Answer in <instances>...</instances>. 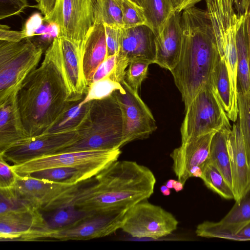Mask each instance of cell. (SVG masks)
Here are the masks:
<instances>
[{
    "label": "cell",
    "mask_w": 250,
    "mask_h": 250,
    "mask_svg": "<svg viewBox=\"0 0 250 250\" xmlns=\"http://www.w3.org/2000/svg\"><path fill=\"white\" fill-rule=\"evenodd\" d=\"M116 57L117 55L108 56L100 65L93 76L91 84L110 76L114 70Z\"/></svg>",
    "instance_id": "cell-40"
},
{
    "label": "cell",
    "mask_w": 250,
    "mask_h": 250,
    "mask_svg": "<svg viewBox=\"0 0 250 250\" xmlns=\"http://www.w3.org/2000/svg\"><path fill=\"white\" fill-rule=\"evenodd\" d=\"M17 174L11 165L0 156V189L10 188L14 187Z\"/></svg>",
    "instance_id": "cell-37"
},
{
    "label": "cell",
    "mask_w": 250,
    "mask_h": 250,
    "mask_svg": "<svg viewBox=\"0 0 250 250\" xmlns=\"http://www.w3.org/2000/svg\"><path fill=\"white\" fill-rule=\"evenodd\" d=\"M238 121L250 169V91H237Z\"/></svg>",
    "instance_id": "cell-31"
},
{
    "label": "cell",
    "mask_w": 250,
    "mask_h": 250,
    "mask_svg": "<svg viewBox=\"0 0 250 250\" xmlns=\"http://www.w3.org/2000/svg\"><path fill=\"white\" fill-rule=\"evenodd\" d=\"M121 87L120 83L112 80L109 77H105L92 83L88 87L83 101L88 102L104 98Z\"/></svg>",
    "instance_id": "cell-34"
},
{
    "label": "cell",
    "mask_w": 250,
    "mask_h": 250,
    "mask_svg": "<svg viewBox=\"0 0 250 250\" xmlns=\"http://www.w3.org/2000/svg\"><path fill=\"white\" fill-rule=\"evenodd\" d=\"M215 132L182 143L170 153L173 171L184 185L191 177L201 178L205 167L209 163L210 144Z\"/></svg>",
    "instance_id": "cell-14"
},
{
    "label": "cell",
    "mask_w": 250,
    "mask_h": 250,
    "mask_svg": "<svg viewBox=\"0 0 250 250\" xmlns=\"http://www.w3.org/2000/svg\"><path fill=\"white\" fill-rule=\"evenodd\" d=\"M36 1H37V2H39L40 0H35Z\"/></svg>",
    "instance_id": "cell-51"
},
{
    "label": "cell",
    "mask_w": 250,
    "mask_h": 250,
    "mask_svg": "<svg viewBox=\"0 0 250 250\" xmlns=\"http://www.w3.org/2000/svg\"><path fill=\"white\" fill-rule=\"evenodd\" d=\"M174 12L180 13L185 9L194 6L202 0H170Z\"/></svg>",
    "instance_id": "cell-43"
},
{
    "label": "cell",
    "mask_w": 250,
    "mask_h": 250,
    "mask_svg": "<svg viewBox=\"0 0 250 250\" xmlns=\"http://www.w3.org/2000/svg\"><path fill=\"white\" fill-rule=\"evenodd\" d=\"M57 0H40L37 8L43 15L44 20L51 15L56 5Z\"/></svg>",
    "instance_id": "cell-42"
},
{
    "label": "cell",
    "mask_w": 250,
    "mask_h": 250,
    "mask_svg": "<svg viewBox=\"0 0 250 250\" xmlns=\"http://www.w3.org/2000/svg\"><path fill=\"white\" fill-rule=\"evenodd\" d=\"M245 16L248 43L249 66L250 70V0H247Z\"/></svg>",
    "instance_id": "cell-44"
},
{
    "label": "cell",
    "mask_w": 250,
    "mask_h": 250,
    "mask_svg": "<svg viewBox=\"0 0 250 250\" xmlns=\"http://www.w3.org/2000/svg\"><path fill=\"white\" fill-rule=\"evenodd\" d=\"M17 92L0 103V154L29 138L24 129L18 108Z\"/></svg>",
    "instance_id": "cell-20"
},
{
    "label": "cell",
    "mask_w": 250,
    "mask_h": 250,
    "mask_svg": "<svg viewBox=\"0 0 250 250\" xmlns=\"http://www.w3.org/2000/svg\"><path fill=\"white\" fill-rule=\"evenodd\" d=\"M28 6L27 0H0V19L19 15Z\"/></svg>",
    "instance_id": "cell-36"
},
{
    "label": "cell",
    "mask_w": 250,
    "mask_h": 250,
    "mask_svg": "<svg viewBox=\"0 0 250 250\" xmlns=\"http://www.w3.org/2000/svg\"><path fill=\"white\" fill-rule=\"evenodd\" d=\"M143 8L146 25L156 36L162 31L168 18L175 12L170 0H143Z\"/></svg>",
    "instance_id": "cell-27"
},
{
    "label": "cell",
    "mask_w": 250,
    "mask_h": 250,
    "mask_svg": "<svg viewBox=\"0 0 250 250\" xmlns=\"http://www.w3.org/2000/svg\"><path fill=\"white\" fill-rule=\"evenodd\" d=\"M236 241L250 240V222L242 228L236 234Z\"/></svg>",
    "instance_id": "cell-45"
},
{
    "label": "cell",
    "mask_w": 250,
    "mask_h": 250,
    "mask_svg": "<svg viewBox=\"0 0 250 250\" xmlns=\"http://www.w3.org/2000/svg\"><path fill=\"white\" fill-rule=\"evenodd\" d=\"M178 225L172 213L146 200L128 209L121 229L134 238L157 239L171 234Z\"/></svg>",
    "instance_id": "cell-9"
},
{
    "label": "cell",
    "mask_w": 250,
    "mask_h": 250,
    "mask_svg": "<svg viewBox=\"0 0 250 250\" xmlns=\"http://www.w3.org/2000/svg\"><path fill=\"white\" fill-rule=\"evenodd\" d=\"M95 0H57L50 17L44 22L60 28L59 37L83 42L95 24Z\"/></svg>",
    "instance_id": "cell-12"
},
{
    "label": "cell",
    "mask_w": 250,
    "mask_h": 250,
    "mask_svg": "<svg viewBox=\"0 0 250 250\" xmlns=\"http://www.w3.org/2000/svg\"><path fill=\"white\" fill-rule=\"evenodd\" d=\"M98 173L93 170L79 167H62L44 169L29 175L46 181L75 185L88 180Z\"/></svg>",
    "instance_id": "cell-25"
},
{
    "label": "cell",
    "mask_w": 250,
    "mask_h": 250,
    "mask_svg": "<svg viewBox=\"0 0 250 250\" xmlns=\"http://www.w3.org/2000/svg\"><path fill=\"white\" fill-rule=\"evenodd\" d=\"M206 186L225 199H234L232 188L221 173L212 164L208 163L204 168L200 178Z\"/></svg>",
    "instance_id": "cell-30"
},
{
    "label": "cell",
    "mask_w": 250,
    "mask_h": 250,
    "mask_svg": "<svg viewBox=\"0 0 250 250\" xmlns=\"http://www.w3.org/2000/svg\"><path fill=\"white\" fill-rule=\"evenodd\" d=\"M247 0H233L235 10L239 17L245 14Z\"/></svg>",
    "instance_id": "cell-46"
},
{
    "label": "cell",
    "mask_w": 250,
    "mask_h": 250,
    "mask_svg": "<svg viewBox=\"0 0 250 250\" xmlns=\"http://www.w3.org/2000/svg\"><path fill=\"white\" fill-rule=\"evenodd\" d=\"M107 57L104 25L102 23H95L85 40L83 60V73L88 88L96 70Z\"/></svg>",
    "instance_id": "cell-21"
},
{
    "label": "cell",
    "mask_w": 250,
    "mask_h": 250,
    "mask_svg": "<svg viewBox=\"0 0 250 250\" xmlns=\"http://www.w3.org/2000/svg\"><path fill=\"white\" fill-rule=\"evenodd\" d=\"M231 129H223L216 132L213 135L210 146L209 163L221 173L233 189L230 162L228 147V137Z\"/></svg>",
    "instance_id": "cell-24"
},
{
    "label": "cell",
    "mask_w": 250,
    "mask_h": 250,
    "mask_svg": "<svg viewBox=\"0 0 250 250\" xmlns=\"http://www.w3.org/2000/svg\"><path fill=\"white\" fill-rule=\"evenodd\" d=\"M184 185L179 181L175 180L173 183V188H174L176 192H179L183 190Z\"/></svg>",
    "instance_id": "cell-47"
},
{
    "label": "cell",
    "mask_w": 250,
    "mask_h": 250,
    "mask_svg": "<svg viewBox=\"0 0 250 250\" xmlns=\"http://www.w3.org/2000/svg\"><path fill=\"white\" fill-rule=\"evenodd\" d=\"M95 23L123 28L122 0H95Z\"/></svg>",
    "instance_id": "cell-29"
},
{
    "label": "cell",
    "mask_w": 250,
    "mask_h": 250,
    "mask_svg": "<svg viewBox=\"0 0 250 250\" xmlns=\"http://www.w3.org/2000/svg\"><path fill=\"white\" fill-rule=\"evenodd\" d=\"M123 28L146 24L143 8L131 0H122Z\"/></svg>",
    "instance_id": "cell-33"
},
{
    "label": "cell",
    "mask_w": 250,
    "mask_h": 250,
    "mask_svg": "<svg viewBox=\"0 0 250 250\" xmlns=\"http://www.w3.org/2000/svg\"><path fill=\"white\" fill-rule=\"evenodd\" d=\"M131 0L132 1H133L134 2L136 3V4H137L138 5H139V6H142L143 0Z\"/></svg>",
    "instance_id": "cell-50"
},
{
    "label": "cell",
    "mask_w": 250,
    "mask_h": 250,
    "mask_svg": "<svg viewBox=\"0 0 250 250\" xmlns=\"http://www.w3.org/2000/svg\"><path fill=\"white\" fill-rule=\"evenodd\" d=\"M77 131L79 139L56 153L113 150L124 146L122 110L113 93L91 101L88 115Z\"/></svg>",
    "instance_id": "cell-4"
},
{
    "label": "cell",
    "mask_w": 250,
    "mask_h": 250,
    "mask_svg": "<svg viewBox=\"0 0 250 250\" xmlns=\"http://www.w3.org/2000/svg\"><path fill=\"white\" fill-rule=\"evenodd\" d=\"M121 154L120 148L63 152L43 156L11 167L13 171L21 176L44 169L62 167H79L99 173L118 160Z\"/></svg>",
    "instance_id": "cell-8"
},
{
    "label": "cell",
    "mask_w": 250,
    "mask_h": 250,
    "mask_svg": "<svg viewBox=\"0 0 250 250\" xmlns=\"http://www.w3.org/2000/svg\"><path fill=\"white\" fill-rule=\"evenodd\" d=\"M113 93L120 105L123 119V145L148 138L157 129L155 120L138 92L124 80Z\"/></svg>",
    "instance_id": "cell-11"
},
{
    "label": "cell",
    "mask_w": 250,
    "mask_h": 250,
    "mask_svg": "<svg viewBox=\"0 0 250 250\" xmlns=\"http://www.w3.org/2000/svg\"><path fill=\"white\" fill-rule=\"evenodd\" d=\"M107 48V57L117 55L120 44L121 28L104 25Z\"/></svg>",
    "instance_id": "cell-38"
},
{
    "label": "cell",
    "mask_w": 250,
    "mask_h": 250,
    "mask_svg": "<svg viewBox=\"0 0 250 250\" xmlns=\"http://www.w3.org/2000/svg\"><path fill=\"white\" fill-rule=\"evenodd\" d=\"M228 147L236 201L241 198L250 185V169L238 120L234 122L228 135Z\"/></svg>",
    "instance_id": "cell-19"
},
{
    "label": "cell",
    "mask_w": 250,
    "mask_h": 250,
    "mask_svg": "<svg viewBox=\"0 0 250 250\" xmlns=\"http://www.w3.org/2000/svg\"><path fill=\"white\" fill-rule=\"evenodd\" d=\"M129 208H119L91 215L68 227L54 230H40L24 236L21 241L44 239L59 241L87 240L109 235L121 228Z\"/></svg>",
    "instance_id": "cell-7"
},
{
    "label": "cell",
    "mask_w": 250,
    "mask_h": 250,
    "mask_svg": "<svg viewBox=\"0 0 250 250\" xmlns=\"http://www.w3.org/2000/svg\"><path fill=\"white\" fill-rule=\"evenodd\" d=\"M75 190L62 207L73 205L96 214L119 208H129L147 200L154 192L155 177L147 167L137 162L117 160Z\"/></svg>",
    "instance_id": "cell-2"
},
{
    "label": "cell",
    "mask_w": 250,
    "mask_h": 250,
    "mask_svg": "<svg viewBox=\"0 0 250 250\" xmlns=\"http://www.w3.org/2000/svg\"><path fill=\"white\" fill-rule=\"evenodd\" d=\"M181 16L179 12L173 13L155 38L154 63L170 71L178 63L182 51Z\"/></svg>",
    "instance_id": "cell-17"
},
{
    "label": "cell",
    "mask_w": 250,
    "mask_h": 250,
    "mask_svg": "<svg viewBox=\"0 0 250 250\" xmlns=\"http://www.w3.org/2000/svg\"><path fill=\"white\" fill-rule=\"evenodd\" d=\"M45 220L40 210L33 208L0 214V241H20L26 235L42 229Z\"/></svg>",
    "instance_id": "cell-18"
},
{
    "label": "cell",
    "mask_w": 250,
    "mask_h": 250,
    "mask_svg": "<svg viewBox=\"0 0 250 250\" xmlns=\"http://www.w3.org/2000/svg\"><path fill=\"white\" fill-rule=\"evenodd\" d=\"M174 181H175V180H174V179L168 180L167 182L166 186L170 189L172 188L173 186V183H174Z\"/></svg>",
    "instance_id": "cell-49"
},
{
    "label": "cell",
    "mask_w": 250,
    "mask_h": 250,
    "mask_svg": "<svg viewBox=\"0 0 250 250\" xmlns=\"http://www.w3.org/2000/svg\"><path fill=\"white\" fill-rule=\"evenodd\" d=\"M156 35L147 25L121 28L120 44L113 72L109 77L120 83L125 77V69L130 62L141 60L154 63Z\"/></svg>",
    "instance_id": "cell-13"
},
{
    "label": "cell",
    "mask_w": 250,
    "mask_h": 250,
    "mask_svg": "<svg viewBox=\"0 0 250 250\" xmlns=\"http://www.w3.org/2000/svg\"><path fill=\"white\" fill-rule=\"evenodd\" d=\"M83 98L74 102L45 133L77 131L87 117L90 108L91 101L83 102Z\"/></svg>",
    "instance_id": "cell-26"
},
{
    "label": "cell",
    "mask_w": 250,
    "mask_h": 250,
    "mask_svg": "<svg viewBox=\"0 0 250 250\" xmlns=\"http://www.w3.org/2000/svg\"><path fill=\"white\" fill-rule=\"evenodd\" d=\"M32 208L19 199L13 188L0 189V214L11 211Z\"/></svg>",
    "instance_id": "cell-35"
},
{
    "label": "cell",
    "mask_w": 250,
    "mask_h": 250,
    "mask_svg": "<svg viewBox=\"0 0 250 250\" xmlns=\"http://www.w3.org/2000/svg\"><path fill=\"white\" fill-rule=\"evenodd\" d=\"M160 191L164 196H168L171 193L170 188H167L166 185H162L160 187Z\"/></svg>",
    "instance_id": "cell-48"
},
{
    "label": "cell",
    "mask_w": 250,
    "mask_h": 250,
    "mask_svg": "<svg viewBox=\"0 0 250 250\" xmlns=\"http://www.w3.org/2000/svg\"><path fill=\"white\" fill-rule=\"evenodd\" d=\"M237 54V91H250V70L245 14L239 18L236 36Z\"/></svg>",
    "instance_id": "cell-22"
},
{
    "label": "cell",
    "mask_w": 250,
    "mask_h": 250,
    "mask_svg": "<svg viewBox=\"0 0 250 250\" xmlns=\"http://www.w3.org/2000/svg\"><path fill=\"white\" fill-rule=\"evenodd\" d=\"M69 85L60 38L45 51L43 61L24 80L17 92V104L29 137L44 134L74 102Z\"/></svg>",
    "instance_id": "cell-1"
},
{
    "label": "cell",
    "mask_w": 250,
    "mask_h": 250,
    "mask_svg": "<svg viewBox=\"0 0 250 250\" xmlns=\"http://www.w3.org/2000/svg\"><path fill=\"white\" fill-rule=\"evenodd\" d=\"M250 222V185L241 198L219 222L205 221L199 224L198 236L236 240L235 234Z\"/></svg>",
    "instance_id": "cell-16"
},
{
    "label": "cell",
    "mask_w": 250,
    "mask_h": 250,
    "mask_svg": "<svg viewBox=\"0 0 250 250\" xmlns=\"http://www.w3.org/2000/svg\"><path fill=\"white\" fill-rule=\"evenodd\" d=\"M181 24L183 43L180 58L171 72L186 110L209 84L220 57L206 10L195 6L185 9Z\"/></svg>",
    "instance_id": "cell-3"
},
{
    "label": "cell",
    "mask_w": 250,
    "mask_h": 250,
    "mask_svg": "<svg viewBox=\"0 0 250 250\" xmlns=\"http://www.w3.org/2000/svg\"><path fill=\"white\" fill-rule=\"evenodd\" d=\"M208 84L218 98L229 120L235 122L238 115L233 109L227 67L225 62L221 58L214 68Z\"/></svg>",
    "instance_id": "cell-23"
},
{
    "label": "cell",
    "mask_w": 250,
    "mask_h": 250,
    "mask_svg": "<svg viewBox=\"0 0 250 250\" xmlns=\"http://www.w3.org/2000/svg\"><path fill=\"white\" fill-rule=\"evenodd\" d=\"M92 214L73 205H67L53 210L47 218L44 217V227L41 230L64 228Z\"/></svg>",
    "instance_id": "cell-28"
},
{
    "label": "cell",
    "mask_w": 250,
    "mask_h": 250,
    "mask_svg": "<svg viewBox=\"0 0 250 250\" xmlns=\"http://www.w3.org/2000/svg\"><path fill=\"white\" fill-rule=\"evenodd\" d=\"M86 181L68 185L39 179L29 175L17 174L13 189L18 198L28 206L40 211H51L57 209L69 194Z\"/></svg>",
    "instance_id": "cell-10"
},
{
    "label": "cell",
    "mask_w": 250,
    "mask_h": 250,
    "mask_svg": "<svg viewBox=\"0 0 250 250\" xmlns=\"http://www.w3.org/2000/svg\"><path fill=\"white\" fill-rule=\"evenodd\" d=\"M26 38L24 33L21 30L15 31L10 29V27L6 25H0V40L17 42Z\"/></svg>",
    "instance_id": "cell-41"
},
{
    "label": "cell",
    "mask_w": 250,
    "mask_h": 250,
    "mask_svg": "<svg viewBox=\"0 0 250 250\" xmlns=\"http://www.w3.org/2000/svg\"><path fill=\"white\" fill-rule=\"evenodd\" d=\"M151 63L137 60L130 62L124 80L133 90L138 92L142 82L146 78L148 67Z\"/></svg>",
    "instance_id": "cell-32"
},
{
    "label": "cell",
    "mask_w": 250,
    "mask_h": 250,
    "mask_svg": "<svg viewBox=\"0 0 250 250\" xmlns=\"http://www.w3.org/2000/svg\"><path fill=\"white\" fill-rule=\"evenodd\" d=\"M79 139L77 131L44 133L29 137L0 156L13 165H19L45 155L55 154Z\"/></svg>",
    "instance_id": "cell-15"
},
{
    "label": "cell",
    "mask_w": 250,
    "mask_h": 250,
    "mask_svg": "<svg viewBox=\"0 0 250 250\" xmlns=\"http://www.w3.org/2000/svg\"><path fill=\"white\" fill-rule=\"evenodd\" d=\"M43 47L30 38L17 42L0 40V103L17 91L38 65Z\"/></svg>",
    "instance_id": "cell-5"
},
{
    "label": "cell",
    "mask_w": 250,
    "mask_h": 250,
    "mask_svg": "<svg viewBox=\"0 0 250 250\" xmlns=\"http://www.w3.org/2000/svg\"><path fill=\"white\" fill-rule=\"evenodd\" d=\"M185 110L181 127L182 143L232 127L220 102L209 84L198 93Z\"/></svg>",
    "instance_id": "cell-6"
},
{
    "label": "cell",
    "mask_w": 250,
    "mask_h": 250,
    "mask_svg": "<svg viewBox=\"0 0 250 250\" xmlns=\"http://www.w3.org/2000/svg\"><path fill=\"white\" fill-rule=\"evenodd\" d=\"M44 22V17L42 13L37 12L32 14L26 21L21 29L26 38H32Z\"/></svg>",
    "instance_id": "cell-39"
}]
</instances>
